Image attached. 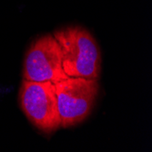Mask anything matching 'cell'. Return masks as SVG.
I'll list each match as a JSON object with an SVG mask.
<instances>
[{
    "mask_svg": "<svg viewBox=\"0 0 152 152\" xmlns=\"http://www.w3.org/2000/svg\"><path fill=\"white\" fill-rule=\"evenodd\" d=\"M61 128L67 129L84 121L99 94L98 79L67 77L55 83Z\"/></svg>",
    "mask_w": 152,
    "mask_h": 152,
    "instance_id": "2",
    "label": "cell"
},
{
    "mask_svg": "<svg viewBox=\"0 0 152 152\" xmlns=\"http://www.w3.org/2000/svg\"><path fill=\"white\" fill-rule=\"evenodd\" d=\"M23 77L54 84L67 77L62 66L61 48L53 34L40 37L30 45L24 60Z\"/></svg>",
    "mask_w": 152,
    "mask_h": 152,
    "instance_id": "4",
    "label": "cell"
},
{
    "mask_svg": "<svg viewBox=\"0 0 152 152\" xmlns=\"http://www.w3.org/2000/svg\"><path fill=\"white\" fill-rule=\"evenodd\" d=\"M53 36L62 52V66L67 77L99 79L101 70L99 47L93 36L81 26L58 29Z\"/></svg>",
    "mask_w": 152,
    "mask_h": 152,
    "instance_id": "1",
    "label": "cell"
},
{
    "mask_svg": "<svg viewBox=\"0 0 152 152\" xmlns=\"http://www.w3.org/2000/svg\"><path fill=\"white\" fill-rule=\"evenodd\" d=\"M18 99L23 112L37 129L52 133L61 128L54 83L23 79Z\"/></svg>",
    "mask_w": 152,
    "mask_h": 152,
    "instance_id": "3",
    "label": "cell"
}]
</instances>
